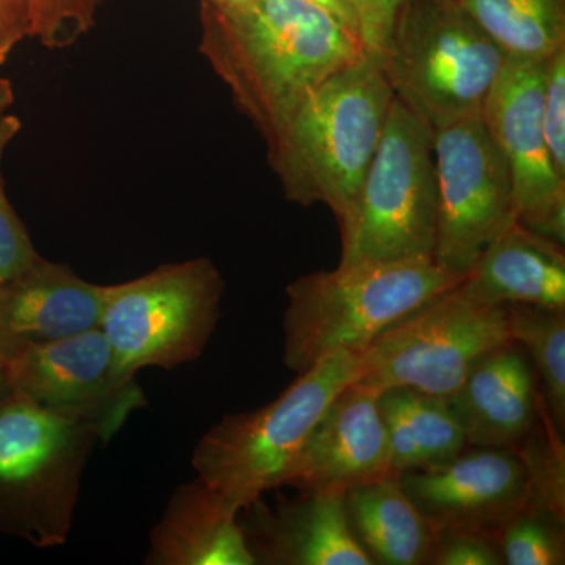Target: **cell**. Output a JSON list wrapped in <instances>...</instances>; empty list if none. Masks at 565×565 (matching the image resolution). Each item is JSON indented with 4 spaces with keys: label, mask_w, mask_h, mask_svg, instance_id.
<instances>
[{
    "label": "cell",
    "mask_w": 565,
    "mask_h": 565,
    "mask_svg": "<svg viewBox=\"0 0 565 565\" xmlns=\"http://www.w3.org/2000/svg\"><path fill=\"white\" fill-rule=\"evenodd\" d=\"M202 25L200 50L266 141L308 93L366 57L356 36L303 0L202 7Z\"/></svg>",
    "instance_id": "1"
},
{
    "label": "cell",
    "mask_w": 565,
    "mask_h": 565,
    "mask_svg": "<svg viewBox=\"0 0 565 565\" xmlns=\"http://www.w3.org/2000/svg\"><path fill=\"white\" fill-rule=\"evenodd\" d=\"M394 92L370 57L323 81L266 141L289 202L326 204L338 222L351 210L384 136Z\"/></svg>",
    "instance_id": "2"
},
{
    "label": "cell",
    "mask_w": 565,
    "mask_h": 565,
    "mask_svg": "<svg viewBox=\"0 0 565 565\" xmlns=\"http://www.w3.org/2000/svg\"><path fill=\"white\" fill-rule=\"evenodd\" d=\"M463 278L435 259L352 264L303 275L286 288L282 363L302 374L333 353L362 352Z\"/></svg>",
    "instance_id": "3"
},
{
    "label": "cell",
    "mask_w": 565,
    "mask_h": 565,
    "mask_svg": "<svg viewBox=\"0 0 565 565\" xmlns=\"http://www.w3.org/2000/svg\"><path fill=\"white\" fill-rule=\"evenodd\" d=\"M362 352L333 353L297 374L273 403L223 416L193 449L196 476L239 512L282 487L323 412L362 375Z\"/></svg>",
    "instance_id": "4"
},
{
    "label": "cell",
    "mask_w": 565,
    "mask_h": 565,
    "mask_svg": "<svg viewBox=\"0 0 565 565\" xmlns=\"http://www.w3.org/2000/svg\"><path fill=\"white\" fill-rule=\"evenodd\" d=\"M505 55L457 0H399L381 66L433 131L481 115Z\"/></svg>",
    "instance_id": "5"
},
{
    "label": "cell",
    "mask_w": 565,
    "mask_h": 565,
    "mask_svg": "<svg viewBox=\"0 0 565 565\" xmlns=\"http://www.w3.org/2000/svg\"><path fill=\"white\" fill-rule=\"evenodd\" d=\"M98 444L90 424L11 393L0 407V534L36 548L66 544Z\"/></svg>",
    "instance_id": "6"
},
{
    "label": "cell",
    "mask_w": 565,
    "mask_h": 565,
    "mask_svg": "<svg viewBox=\"0 0 565 565\" xmlns=\"http://www.w3.org/2000/svg\"><path fill=\"white\" fill-rule=\"evenodd\" d=\"M340 223V266L434 259L438 185L434 131L394 96L384 136Z\"/></svg>",
    "instance_id": "7"
},
{
    "label": "cell",
    "mask_w": 565,
    "mask_h": 565,
    "mask_svg": "<svg viewBox=\"0 0 565 565\" xmlns=\"http://www.w3.org/2000/svg\"><path fill=\"white\" fill-rule=\"evenodd\" d=\"M102 289L99 329L121 370L137 375L203 355L221 321L225 281L211 259L193 258Z\"/></svg>",
    "instance_id": "8"
},
{
    "label": "cell",
    "mask_w": 565,
    "mask_h": 565,
    "mask_svg": "<svg viewBox=\"0 0 565 565\" xmlns=\"http://www.w3.org/2000/svg\"><path fill=\"white\" fill-rule=\"evenodd\" d=\"M509 341L505 307L475 302L456 286L379 334L362 351L355 382L377 394L404 386L446 401L479 360Z\"/></svg>",
    "instance_id": "9"
},
{
    "label": "cell",
    "mask_w": 565,
    "mask_h": 565,
    "mask_svg": "<svg viewBox=\"0 0 565 565\" xmlns=\"http://www.w3.org/2000/svg\"><path fill=\"white\" fill-rule=\"evenodd\" d=\"M438 233L434 259L468 274L487 245L516 222L514 182L481 115L434 131Z\"/></svg>",
    "instance_id": "10"
},
{
    "label": "cell",
    "mask_w": 565,
    "mask_h": 565,
    "mask_svg": "<svg viewBox=\"0 0 565 565\" xmlns=\"http://www.w3.org/2000/svg\"><path fill=\"white\" fill-rule=\"evenodd\" d=\"M3 360L14 392L47 411L90 424L103 445L148 405L136 375L121 370L99 327Z\"/></svg>",
    "instance_id": "11"
},
{
    "label": "cell",
    "mask_w": 565,
    "mask_h": 565,
    "mask_svg": "<svg viewBox=\"0 0 565 565\" xmlns=\"http://www.w3.org/2000/svg\"><path fill=\"white\" fill-rule=\"evenodd\" d=\"M544 68L545 61L505 58L481 120L511 170L516 221L564 247L565 178L556 172L546 147Z\"/></svg>",
    "instance_id": "12"
},
{
    "label": "cell",
    "mask_w": 565,
    "mask_h": 565,
    "mask_svg": "<svg viewBox=\"0 0 565 565\" xmlns=\"http://www.w3.org/2000/svg\"><path fill=\"white\" fill-rule=\"evenodd\" d=\"M396 479L433 534L468 530L498 535L530 501L526 470L515 449L468 446L445 462Z\"/></svg>",
    "instance_id": "13"
},
{
    "label": "cell",
    "mask_w": 565,
    "mask_h": 565,
    "mask_svg": "<svg viewBox=\"0 0 565 565\" xmlns=\"http://www.w3.org/2000/svg\"><path fill=\"white\" fill-rule=\"evenodd\" d=\"M377 396L355 381L345 386L311 430L282 487L345 493L393 476Z\"/></svg>",
    "instance_id": "14"
},
{
    "label": "cell",
    "mask_w": 565,
    "mask_h": 565,
    "mask_svg": "<svg viewBox=\"0 0 565 565\" xmlns=\"http://www.w3.org/2000/svg\"><path fill=\"white\" fill-rule=\"evenodd\" d=\"M241 512L256 565H374L353 537L344 493L297 492L274 508L258 498Z\"/></svg>",
    "instance_id": "15"
},
{
    "label": "cell",
    "mask_w": 565,
    "mask_h": 565,
    "mask_svg": "<svg viewBox=\"0 0 565 565\" xmlns=\"http://www.w3.org/2000/svg\"><path fill=\"white\" fill-rule=\"evenodd\" d=\"M468 446L515 449L541 418V388L525 349L509 341L475 364L446 399Z\"/></svg>",
    "instance_id": "16"
},
{
    "label": "cell",
    "mask_w": 565,
    "mask_h": 565,
    "mask_svg": "<svg viewBox=\"0 0 565 565\" xmlns=\"http://www.w3.org/2000/svg\"><path fill=\"white\" fill-rule=\"evenodd\" d=\"M103 285L41 258L0 285V355L99 327Z\"/></svg>",
    "instance_id": "17"
},
{
    "label": "cell",
    "mask_w": 565,
    "mask_h": 565,
    "mask_svg": "<svg viewBox=\"0 0 565 565\" xmlns=\"http://www.w3.org/2000/svg\"><path fill=\"white\" fill-rule=\"evenodd\" d=\"M239 514L204 479L178 486L152 527L147 565H256Z\"/></svg>",
    "instance_id": "18"
},
{
    "label": "cell",
    "mask_w": 565,
    "mask_h": 565,
    "mask_svg": "<svg viewBox=\"0 0 565 565\" xmlns=\"http://www.w3.org/2000/svg\"><path fill=\"white\" fill-rule=\"evenodd\" d=\"M459 289L489 307L535 305L565 310L564 247L516 221L487 245Z\"/></svg>",
    "instance_id": "19"
},
{
    "label": "cell",
    "mask_w": 565,
    "mask_h": 565,
    "mask_svg": "<svg viewBox=\"0 0 565 565\" xmlns=\"http://www.w3.org/2000/svg\"><path fill=\"white\" fill-rule=\"evenodd\" d=\"M344 509L353 537L374 565H426L434 534L396 476L348 490Z\"/></svg>",
    "instance_id": "20"
},
{
    "label": "cell",
    "mask_w": 565,
    "mask_h": 565,
    "mask_svg": "<svg viewBox=\"0 0 565 565\" xmlns=\"http://www.w3.org/2000/svg\"><path fill=\"white\" fill-rule=\"evenodd\" d=\"M377 404L393 476L445 462L468 448L462 427L440 397L396 386L379 393Z\"/></svg>",
    "instance_id": "21"
},
{
    "label": "cell",
    "mask_w": 565,
    "mask_h": 565,
    "mask_svg": "<svg viewBox=\"0 0 565 565\" xmlns=\"http://www.w3.org/2000/svg\"><path fill=\"white\" fill-rule=\"evenodd\" d=\"M505 58L546 61L565 46V0H457Z\"/></svg>",
    "instance_id": "22"
},
{
    "label": "cell",
    "mask_w": 565,
    "mask_h": 565,
    "mask_svg": "<svg viewBox=\"0 0 565 565\" xmlns=\"http://www.w3.org/2000/svg\"><path fill=\"white\" fill-rule=\"evenodd\" d=\"M512 341L534 364L542 404L553 426H565V310L535 305H504Z\"/></svg>",
    "instance_id": "23"
},
{
    "label": "cell",
    "mask_w": 565,
    "mask_h": 565,
    "mask_svg": "<svg viewBox=\"0 0 565 565\" xmlns=\"http://www.w3.org/2000/svg\"><path fill=\"white\" fill-rule=\"evenodd\" d=\"M530 484L527 504L565 519V448L563 434L553 426L545 408L534 429L515 448Z\"/></svg>",
    "instance_id": "24"
},
{
    "label": "cell",
    "mask_w": 565,
    "mask_h": 565,
    "mask_svg": "<svg viewBox=\"0 0 565 565\" xmlns=\"http://www.w3.org/2000/svg\"><path fill=\"white\" fill-rule=\"evenodd\" d=\"M564 522L545 509L526 504L498 534L504 565L565 564Z\"/></svg>",
    "instance_id": "25"
},
{
    "label": "cell",
    "mask_w": 565,
    "mask_h": 565,
    "mask_svg": "<svg viewBox=\"0 0 565 565\" xmlns=\"http://www.w3.org/2000/svg\"><path fill=\"white\" fill-rule=\"evenodd\" d=\"M20 131V118L7 111L0 114V285L24 273L41 259L3 188V154Z\"/></svg>",
    "instance_id": "26"
},
{
    "label": "cell",
    "mask_w": 565,
    "mask_h": 565,
    "mask_svg": "<svg viewBox=\"0 0 565 565\" xmlns=\"http://www.w3.org/2000/svg\"><path fill=\"white\" fill-rule=\"evenodd\" d=\"M103 0H28L31 39L50 50H61L95 25Z\"/></svg>",
    "instance_id": "27"
},
{
    "label": "cell",
    "mask_w": 565,
    "mask_h": 565,
    "mask_svg": "<svg viewBox=\"0 0 565 565\" xmlns=\"http://www.w3.org/2000/svg\"><path fill=\"white\" fill-rule=\"evenodd\" d=\"M542 118L550 158L565 178V46L545 61Z\"/></svg>",
    "instance_id": "28"
},
{
    "label": "cell",
    "mask_w": 565,
    "mask_h": 565,
    "mask_svg": "<svg viewBox=\"0 0 565 565\" xmlns=\"http://www.w3.org/2000/svg\"><path fill=\"white\" fill-rule=\"evenodd\" d=\"M426 565H504L498 535L449 530L434 534Z\"/></svg>",
    "instance_id": "29"
},
{
    "label": "cell",
    "mask_w": 565,
    "mask_h": 565,
    "mask_svg": "<svg viewBox=\"0 0 565 565\" xmlns=\"http://www.w3.org/2000/svg\"><path fill=\"white\" fill-rule=\"evenodd\" d=\"M360 24L364 54L381 65L399 0H351Z\"/></svg>",
    "instance_id": "30"
},
{
    "label": "cell",
    "mask_w": 565,
    "mask_h": 565,
    "mask_svg": "<svg viewBox=\"0 0 565 565\" xmlns=\"http://www.w3.org/2000/svg\"><path fill=\"white\" fill-rule=\"evenodd\" d=\"M24 39H31L28 0H0V66Z\"/></svg>",
    "instance_id": "31"
},
{
    "label": "cell",
    "mask_w": 565,
    "mask_h": 565,
    "mask_svg": "<svg viewBox=\"0 0 565 565\" xmlns=\"http://www.w3.org/2000/svg\"><path fill=\"white\" fill-rule=\"evenodd\" d=\"M303 2L311 3V6L329 13L333 20L343 25L345 31L351 32L353 36L360 40L359 17H356L351 0H303ZM360 43H362V40H360Z\"/></svg>",
    "instance_id": "32"
},
{
    "label": "cell",
    "mask_w": 565,
    "mask_h": 565,
    "mask_svg": "<svg viewBox=\"0 0 565 565\" xmlns=\"http://www.w3.org/2000/svg\"><path fill=\"white\" fill-rule=\"evenodd\" d=\"M13 386H11L9 371H7L6 360L0 355V407L13 393Z\"/></svg>",
    "instance_id": "33"
},
{
    "label": "cell",
    "mask_w": 565,
    "mask_h": 565,
    "mask_svg": "<svg viewBox=\"0 0 565 565\" xmlns=\"http://www.w3.org/2000/svg\"><path fill=\"white\" fill-rule=\"evenodd\" d=\"M13 104V90L9 81L0 79V114L9 110V107Z\"/></svg>",
    "instance_id": "34"
},
{
    "label": "cell",
    "mask_w": 565,
    "mask_h": 565,
    "mask_svg": "<svg viewBox=\"0 0 565 565\" xmlns=\"http://www.w3.org/2000/svg\"><path fill=\"white\" fill-rule=\"evenodd\" d=\"M247 2L250 0H200L202 7H212V9H236Z\"/></svg>",
    "instance_id": "35"
}]
</instances>
